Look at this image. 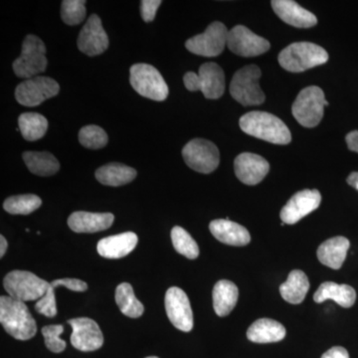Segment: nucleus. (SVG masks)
I'll list each match as a JSON object with an SVG mask.
<instances>
[{
	"label": "nucleus",
	"instance_id": "obj_39",
	"mask_svg": "<svg viewBox=\"0 0 358 358\" xmlns=\"http://www.w3.org/2000/svg\"><path fill=\"white\" fill-rule=\"evenodd\" d=\"M51 286L54 289L57 288V287H66V288L73 292H85L88 289L86 282L81 281V280L69 279V278L55 280V281L51 282Z\"/></svg>",
	"mask_w": 358,
	"mask_h": 358
},
{
	"label": "nucleus",
	"instance_id": "obj_24",
	"mask_svg": "<svg viewBox=\"0 0 358 358\" xmlns=\"http://www.w3.org/2000/svg\"><path fill=\"white\" fill-rule=\"evenodd\" d=\"M327 300H333L343 308H352L357 301V293L348 285H339L334 282H322L313 294V301L320 303Z\"/></svg>",
	"mask_w": 358,
	"mask_h": 358
},
{
	"label": "nucleus",
	"instance_id": "obj_17",
	"mask_svg": "<svg viewBox=\"0 0 358 358\" xmlns=\"http://www.w3.org/2000/svg\"><path fill=\"white\" fill-rule=\"evenodd\" d=\"M322 195L317 189H305L296 192L282 207L281 219L285 224L293 225L319 208Z\"/></svg>",
	"mask_w": 358,
	"mask_h": 358
},
{
	"label": "nucleus",
	"instance_id": "obj_34",
	"mask_svg": "<svg viewBox=\"0 0 358 358\" xmlns=\"http://www.w3.org/2000/svg\"><path fill=\"white\" fill-rule=\"evenodd\" d=\"M79 141L84 148L100 150L107 145L109 138L101 127L90 124L80 129Z\"/></svg>",
	"mask_w": 358,
	"mask_h": 358
},
{
	"label": "nucleus",
	"instance_id": "obj_29",
	"mask_svg": "<svg viewBox=\"0 0 358 358\" xmlns=\"http://www.w3.org/2000/svg\"><path fill=\"white\" fill-rule=\"evenodd\" d=\"M22 159L28 169L36 176H54L60 169L57 159L48 152H25Z\"/></svg>",
	"mask_w": 358,
	"mask_h": 358
},
{
	"label": "nucleus",
	"instance_id": "obj_14",
	"mask_svg": "<svg viewBox=\"0 0 358 358\" xmlns=\"http://www.w3.org/2000/svg\"><path fill=\"white\" fill-rule=\"evenodd\" d=\"M167 317L179 331L189 333L193 329V313L189 299L182 289L173 287L166 294Z\"/></svg>",
	"mask_w": 358,
	"mask_h": 358
},
{
	"label": "nucleus",
	"instance_id": "obj_16",
	"mask_svg": "<svg viewBox=\"0 0 358 358\" xmlns=\"http://www.w3.org/2000/svg\"><path fill=\"white\" fill-rule=\"evenodd\" d=\"M78 48L88 56L103 54L109 48V37L103 29L102 20L92 14L78 37Z\"/></svg>",
	"mask_w": 358,
	"mask_h": 358
},
{
	"label": "nucleus",
	"instance_id": "obj_35",
	"mask_svg": "<svg viewBox=\"0 0 358 358\" xmlns=\"http://www.w3.org/2000/svg\"><path fill=\"white\" fill-rule=\"evenodd\" d=\"M86 1L83 0H64L61 4V17L67 25H78L86 17Z\"/></svg>",
	"mask_w": 358,
	"mask_h": 358
},
{
	"label": "nucleus",
	"instance_id": "obj_6",
	"mask_svg": "<svg viewBox=\"0 0 358 358\" xmlns=\"http://www.w3.org/2000/svg\"><path fill=\"white\" fill-rule=\"evenodd\" d=\"M3 286L9 296L24 303L39 301L50 288L51 282L28 271L15 270L6 275Z\"/></svg>",
	"mask_w": 358,
	"mask_h": 358
},
{
	"label": "nucleus",
	"instance_id": "obj_18",
	"mask_svg": "<svg viewBox=\"0 0 358 358\" xmlns=\"http://www.w3.org/2000/svg\"><path fill=\"white\" fill-rule=\"evenodd\" d=\"M234 169L238 179L244 185H256L266 178L270 164L261 155L244 152L235 159Z\"/></svg>",
	"mask_w": 358,
	"mask_h": 358
},
{
	"label": "nucleus",
	"instance_id": "obj_10",
	"mask_svg": "<svg viewBox=\"0 0 358 358\" xmlns=\"http://www.w3.org/2000/svg\"><path fill=\"white\" fill-rule=\"evenodd\" d=\"M182 157L190 169L204 174L213 173L220 162L218 148L212 141L203 138H194L185 145Z\"/></svg>",
	"mask_w": 358,
	"mask_h": 358
},
{
	"label": "nucleus",
	"instance_id": "obj_22",
	"mask_svg": "<svg viewBox=\"0 0 358 358\" xmlns=\"http://www.w3.org/2000/svg\"><path fill=\"white\" fill-rule=\"evenodd\" d=\"M138 236L134 232L103 238L96 246L99 255L107 259H121L129 255L138 244Z\"/></svg>",
	"mask_w": 358,
	"mask_h": 358
},
{
	"label": "nucleus",
	"instance_id": "obj_12",
	"mask_svg": "<svg viewBox=\"0 0 358 358\" xmlns=\"http://www.w3.org/2000/svg\"><path fill=\"white\" fill-rule=\"evenodd\" d=\"M60 86L52 78L37 76L25 80L15 89V99L25 107H36L44 101L57 96Z\"/></svg>",
	"mask_w": 358,
	"mask_h": 358
},
{
	"label": "nucleus",
	"instance_id": "obj_13",
	"mask_svg": "<svg viewBox=\"0 0 358 358\" xmlns=\"http://www.w3.org/2000/svg\"><path fill=\"white\" fill-rule=\"evenodd\" d=\"M227 46L232 53L241 57H256L266 53L271 44L246 26L237 25L228 33Z\"/></svg>",
	"mask_w": 358,
	"mask_h": 358
},
{
	"label": "nucleus",
	"instance_id": "obj_30",
	"mask_svg": "<svg viewBox=\"0 0 358 358\" xmlns=\"http://www.w3.org/2000/svg\"><path fill=\"white\" fill-rule=\"evenodd\" d=\"M115 298L117 307L127 317L138 319L145 312V307L136 299L133 287L129 282H122L117 287Z\"/></svg>",
	"mask_w": 358,
	"mask_h": 358
},
{
	"label": "nucleus",
	"instance_id": "obj_38",
	"mask_svg": "<svg viewBox=\"0 0 358 358\" xmlns=\"http://www.w3.org/2000/svg\"><path fill=\"white\" fill-rule=\"evenodd\" d=\"M162 4L160 0H143L141 2V14L145 22H152Z\"/></svg>",
	"mask_w": 358,
	"mask_h": 358
},
{
	"label": "nucleus",
	"instance_id": "obj_26",
	"mask_svg": "<svg viewBox=\"0 0 358 358\" xmlns=\"http://www.w3.org/2000/svg\"><path fill=\"white\" fill-rule=\"evenodd\" d=\"M239 296L236 285L227 280L216 282L213 289V308L219 317H226L235 308Z\"/></svg>",
	"mask_w": 358,
	"mask_h": 358
},
{
	"label": "nucleus",
	"instance_id": "obj_19",
	"mask_svg": "<svg viewBox=\"0 0 358 358\" xmlns=\"http://www.w3.org/2000/svg\"><path fill=\"white\" fill-rule=\"evenodd\" d=\"M275 13L287 24L296 28H310L317 24L315 14L292 0H273Z\"/></svg>",
	"mask_w": 358,
	"mask_h": 358
},
{
	"label": "nucleus",
	"instance_id": "obj_31",
	"mask_svg": "<svg viewBox=\"0 0 358 358\" xmlns=\"http://www.w3.org/2000/svg\"><path fill=\"white\" fill-rule=\"evenodd\" d=\"M18 126L24 140L35 141L46 134L48 121L44 115L37 113H24L18 117Z\"/></svg>",
	"mask_w": 358,
	"mask_h": 358
},
{
	"label": "nucleus",
	"instance_id": "obj_2",
	"mask_svg": "<svg viewBox=\"0 0 358 358\" xmlns=\"http://www.w3.org/2000/svg\"><path fill=\"white\" fill-rule=\"evenodd\" d=\"M0 322L18 341L31 339L37 333L36 322L25 303L9 296L0 298Z\"/></svg>",
	"mask_w": 358,
	"mask_h": 358
},
{
	"label": "nucleus",
	"instance_id": "obj_33",
	"mask_svg": "<svg viewBox=\"0 0 358 358\" xmlns=\"http://www.w3.org/2000/svg\"><path fill=\"white\" fill-rule=\"evenodd\" d=\"M171 240H173L174 249L180 255H183L186 258L190 259V260H194L199 256V245L190 236L189 233L183 229L182 227L176 226L173 228V230H171Z\"/></svg>",
	"mask_w": 358,
	"mask_h": 358
},
{
	"label": "nucleus",
	"instance_id": "obj_15",
	"mask_svg": "<svg viewBox=\"0 0 358 358\" xmlns=\"http://www.w3.org/2000/svg\"><path fill=\"white\" fill-rule=\"evenodd\" d=\"M72 327L71 343L81 352H95L103 346V336L98 324L89 317H77L68 320Z\"/></svg>",
	"mask_w": 358,
	"mask_h": 358
},
{
	"label": "nucleus",
	"instance_id": "obj_23",
	"mask_svg": "<svg viewBox=\"0 0 358 358\" xmlns=\"http://www.w3.org/2000/svg\"><path fill=\"white\" fill-rule=\"evenodd\" d=\"M350 247V242L348 238L343 236L331 238L320 244L317 252V258L320 262L327 267L338 270L345 261Z\"/></svg>",
	"mask_w": 358,
	"mask_h": 358
},
{
	"label": "nucleus",
	"instance_id": "obj_1",
	"mask_svg": "<svg viewBox=\"0 0 358 358\" xmlns=\"http://www.w3.org/2000/svg\"><path fill=\"white\" fill-rule=\"evenodd\" d=\"M239 124L245 134L259 140L275 145H288L292 141L291 131L286 124L268 113L259 110L247 113L242 115Z\"/></svg>",
	"mask_w": 358,
	"mask_h": 358
},
{
	"label": "nucleus",
	"instance_id": "obj_5",
	"mask_svg": "<svg viewBox=\"0 0 358 358\" xmlns=\"http://www.w3.org/2000/svg\"><path fill=\"white\" fill-rule=\"evenodd\" d=\"M262 72L256 65H248L235 73L230 84V94L234 100L245 106H259L266 96L260 88L259 79Z\"/></svg>",
	"mask_w": 358,
	"mask_h": 358
},
{
	"label": "nucleus",
	"instance_id": "obj_32",
	"mask_svg": "<svg viewBox=\"0 0 358 358\" xmlns=\"http://www.w3.org/2000/svg\"><path fill=\"white\" fill-rule=\"evenodd\" d=\"M42 200L37 195L22 194L8 197L4 201V210L13 215H28L41 206Z\"/></svg>",
	"mask_w": 358,
	"mask_h": 358
},
{
	"label": "nucleus",
	"instance_id": "obj_4",
	"mask_svg": "<svg viewBox=\"0 0 358 358\" xmlns=\"http://www.w3.org/2000/svg\"><path fill=\"white\" fill-rule=\"evenodd\" d=\"M329 106L324 91L317 86L301 90L292 106V113L299 124L306 128H315L322 122L324 107Z\"/></svg>",
	"mask_w": 358,
	"mask_h": 358
},
{
	"label": "nucleus",
	"instance_id": "obj_43",
	"mask_svg": "<svg viewBox=\"0 0 358 358\" xmlns=\"http://www.w3.org/2000/svg\"><path fill=\"white\" fill-rule=\"evenodd\" d=\"M7 250V241L4 236H0V257H3L6 255V252Z\"/></svg>",
	"mask_w": 358,
	"mask_h": 358
},
{
	"label": "nucleus",
	"instance_id": "obj_37",
	"mask_svg": "<svg viewBox=\"0 0 358 358\" xmlns=\"http://www.w3.org/2000/svg\"><path fill=\"white\" fill-rule=\"evenodd\" d=\"M53 287L50 286L44 296H42L36 305L35 310L40 315H43L47 317H55L57 315V306H56L55 292Z\"/></svg>",
	"mask_w": 358,
	"mask_h": 358
},
{
	"label": "nucleus",
	"instance_id": "obj_42",
	"mask_svg": "<svg viewBox=\"0 0 358 358\" xmlns=\"http://www.w3.org/2000/svg\"><path fill=\"white\" fill-rule=\"evenodd\" d=\"M346 181H348V185L358 190V173H350Z\"/></svg>",
	"mask_w": 358,
	"mask_h": 358
},
{
	"label": "nucleus",
	"instance_id": "obj_27",
	"mask_svg": "<svg viewBox=\"0 0 358 358\" xmlns=\"http://www.w3.org/2000/svg\"><path fill=\"white\" fill-rule=\"evenodd\" d=\"M95 176L102 185L117 187L131 182L136 178V171L133 167L113 162L96 169Z\"/></svg>",
	"mask_w": 358,
	"mask_h": 358
},
{
	"label": "nucleus",
	"instance_id": "obj_8",
	"mask_svg": "<svg viewBox=\"0 0 358 358\" xmlns=\"http://www.w3.org/2000/svg\"><path fill=\"white\" fill-rule=\"evenodd\" d=\"M45 54L44 42L35 35H27L23 41L20 57L13 64L16 76L27 80L44 73L48 64Z\"/></svg>",
	"mask_w": 358,
	"mask_h": 358
},
{
	"label": "nucleus",
	"instance_id": "obj_7",
	"mask_svg": "<svg viewBox=\"0 0 358 358\" xmlns=\"http://www.w3.org/2000/svg\"><path fill=\"white\" fill-rule=\"evenodd\" d=\"M183 82L188 91H201L209 100L220 98L225 92V75L222 68L213 62L200 66L199 74L186 73Z\"/></svg>",
	"mask_w": 358,
	"mask_h": 358
},
{
	"label": "nucleus",
	"instance_id": "obj_25",
	"mask_svg": "<svg viewBox=\"0 0 358 358\" xmlns=\"http://www.w3.org/2000/svg\"><path fill=\"white\" fill-rule=\"evenodd\" d=\"M286 336V329L271 319H260L250 326L247 331V338L256 343H272L281 341Z\"/></svg>",
	"mask_w": 358,
	"mask_h": 358
},
{
	"label": "nucleus",
	"instance_id": "obj_28",
	"mask_svg": "<svg viewBox=\"0 0 358 358\" xmlns=\"http://www.w3.org/2000/svg\"><path fill=\"white\" fill-rule=\"evenodd\" d=\"M310 289L308 275L301 270L289 273L288 279L280 287V293L285 301L293 305L303 303Z\"/></svg>",
	"mask_w": 358,
	"mask_h": 358
},
{
	"label": "nucleus",
	"instance_id": "obj_9",
	"mask_svg": "<svg viewBox=\"0 0 358 358\" xmlns=\"http://www.w3.org/2000/svg\"><path fill=\"white\" fill-rule=\"evenodd\" d=\"M129 74L131 87L141 96L157 102H162L169 96V87L154 66L143 63L134 64L129 69Z\"/></svg>",
	"mask_w": 358,
	"mask_h": 358
},
{
	"label": "nucleus",
	"instance_id": "obj_44",
	"mask_svg": "<svg viewBox=\"0 0 358 358\" xmlns=\"http://www.w3.org/2000/svg\"><path fill=\"white\" fill-rule=\"evenodd\" d=\"M147 358H159V357H148Z\"/></svg>",
	"mask_w": 358,
	"mask_h": 358
},
{
	"label": "nucleus",
	"instance_id": "obj_36",
	"mask_svg": "<svg viewBox=\"0 0 358 358\" xmlns=\"http://www.w3.org/2000/svg\"><path fill=\"white\" fill-rule=\"evenodd\" d=\"M64 333V327L61 324L55 326H46L42 329V334L45 339V345L50 352L60 353L64 352L66 343L60 338L61 334Z\"/></svg>",
	"mask_w": 358,
	"mask_h": 358
},
{
	"label": "nucleus",
	"instance_id": "obj_11",
	"mask_svg": "<svg viewBox=\"0 0 358 358\" xmlns=\"http://www.w3.org/2000/svg\"><path fill=\"white\" fill-rule=\"evenodd\" d=\"M228 31L223 23H211L201 34L195 35L186 41L185 47L195 55L216 57L220 55L227 45Z\"/></svg>",
	"mask_w": 358,
	"mask_h": 358
},
{
	"label": "nucleus",
	"instance_id": "obj_40",
	"mask_svg": "<svg viewBox=\"0 0 358 358\" xmlns=\"http://www.w3.org/2000/svg\"><path fill=\"white\" fill-rule=\"evenodd\" d=\"M322 358H350L348 350L341 346H334L322 355Z\"/></svg>",
	"mask_w": 358,
	"mask_h": 358
},
{
	"label": "nucleus",
	"instance_id": "obj_20",
	"mask_svg": "<svg viewBox=\"0 0 358 358\" xmlns=\"http://www.w3.org/2000/svg\"><path fill=\"white\" fill-rule=\"evenodd\" d=\"M209 230L218 241L230 246H246L251 241L249 231L229 219H216L209 224Z\"/></svg>",
	"mask_w": 358,
	"mask_h": 358
},
{
	"label": "nucleus",
	"instance_id": "obj_41",
	"mask_svg": "<svg viewBox=\"0 0 358 358\" xmlns=\"http://www.w3.org/2000/svg\"><path fill=\"white\" fill-rule=\"evenodd\" d=\"M345 141L350 150L358 154V131H350V134H348Z\"/></svg>",
	"mask_w": 358,
	"mask_h": 358
},
{
	"label": "nucleus",
	"instance_id": "obj_3",
	"mask_svg": "<svg viewBox=\"0 0 358 358\" xmlns=\"http://www.w3.org/2000/svg\"><path fill=\"white\" fill-rule=\"evenodd\" d=\"M278 59L285 70L301 73L327 63L329 54L319 45L310 42H296L286 47Z\"/></svg>",
	"mask_w": 358,
	"mask_h": 358
},
{
	"label": "nucleus",
	"instance_id": "obj_21",
	"mask_svg": "<svg viewBox=\"0 0 358 358\" xmlns=\"http://www.w3.org/2000/svg\"><path fill=\"white\" fill-rule=\"evenodd\" d=\"M114 220L115 216L112 213L77 211L68 218V225L76 233H96L109 229Z\"/></svg>",
	"mask_w": 358,
	"mask_h": 358
}]
</instances>
